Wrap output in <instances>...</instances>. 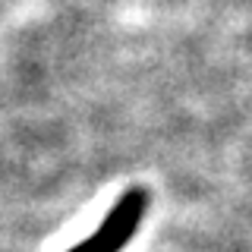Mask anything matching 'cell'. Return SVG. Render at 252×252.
Wrapping results in <instances>:
<instances>
[{
	"label": "cell",
	"mask_w": 252,
	"mask_h": 252,
	"mask_svg": "<svg viewBox=\"0 0 252 252\" xmlns=\"http://www.w3.org/2000/svg\"><path fill=\"white\" fill-rule=\"evenodd\" d=\"M145 208H148V195L145 189H129L123 192L117 205L107 211V218L101 220V227L94 230L89 240L76 243L69 252H120L126 243L136 236L142 218H145Z\"/></svg>",
	"instance_id": "1"
}]
</instances>
